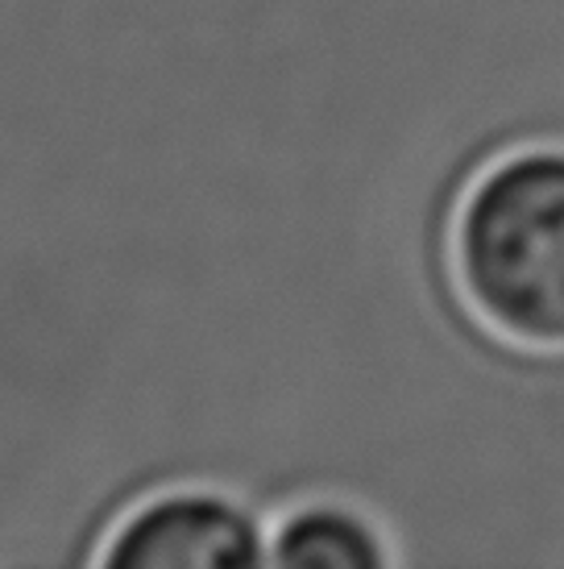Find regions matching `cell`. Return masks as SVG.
<instances>
[{
	"mask_svg": "<svg viewBox=\"0 0 564 569\" xmlns=\"http://www.w3.org/2000/svg\"><path fill=\"white\" fill-rule=\"evenodd\" d=\"M266 566L282 569H394L391 540L361 507L315 499L291 511L274 532Z\"/></svg>",
	"mask_w": 564,
	"mask_h": 569,
	"instance_id": "obj_3",
	"label": "cell"
},
{
	"mask_svg": "<svg viewBox=\"0 0 564 569\" xmlns=\"http://www.w3.org/2000/svg\"><path fill=\"white\" fill-rule=\"evenodd\" d=\"M250 511L216 495H171L133 511L104 549L109 569H245L266 566Z\"/></svg>",
	"mask_w": 564,
	"mask_h": 569,
	"instance_id": "obj_2",
	"label": "cell"
},
{
	"mask_svg": "<svg viewBox=\"0 0 564 569\" xmlns=\"http://www.w3.org/2000/svg\"><path fill=\"white\" fill-rule=\"evenodd\" d=\"M456 279L486 325L564 349V146L494 162L456 217Z\"/></svg>",
	"mask_w": 564,
	"mask_h": 569,
	"instance_id": "obj_1",
	"label": "cell"
}]
</instances>
